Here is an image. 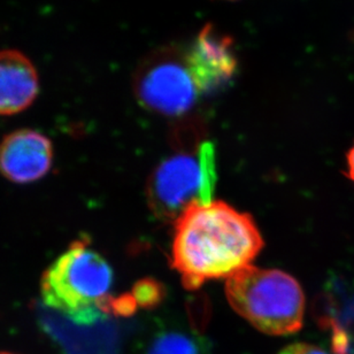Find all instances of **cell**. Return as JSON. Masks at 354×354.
I'll return each instance as SVG.
<instances>
[{
  "mask_svg": "<svg viewBox=\"0 0 354 354\" xmlns=\"http://www.w3.org/2000/svg\"><path fill=\"white\" fill-rule=\"evenodd\" d=\"M39 93L37 69L17 50H0V115H14L34 104Z\"/></svg>",
  "mask_w": 354,
  "mask_h": 354,
  "instance_id": "ba28073f",
  "label": "cell"
},
{
  "mask_svg": "<svg viewBox=\"0 0 354 354\" xmlns=\"http://www.w3.org/2000/svg\"><path fill=\"white\" fill-rule=\"evenodd\" d=\"M133 91L144 107L167 116L189 112L201 95L187 69L185 53L174 48H161L140 64Z\"/></svg>",
  "mask_w": 354,
  "mask_h": 354,
  "instance_id": "5b68a950",
  "label": "cell"
},
{
  "mask_svg": "<svg viewBox=\"0 0 354 354\" xmlns=\"http://www.w3.org/2000/svg\"><path fill=\"white\" fill-rule=\"evenodd\" d=\"M52 161L51 140L36 130H17L0 145V173L14 183H31L44 177Z\"/></svg>",
  "mask_w": 354,
  "mask_h": 354,
  "instance_id": "52a82bcc",
  "label": "cell"
},
{
  "mask_svg": "<svg viewBox=\"0 0 354 354\" xmlns=\"http://www.w3.org/2000/svg\"><path fill=\"white\" fill-rule=\"evenodd\" d=\"M143 354H211V344L197 330L161 324L151 330Z\"/></svg>",
  "mask_w": 354,
  "mask_h": 354,
  "instance_id": "9c48e42d",
  "label": "cell"
},
{
  "mask_svg": "<svg viewBox=\"0 0 354 354\" xmlns=\"http://www.w3.org/2000/svg\"><path fill=\"white\" fill-rule=\"evenodd\" d=\"M0 354H15V353H10V352H0Z\"/></svg>",
  "mask_w": 354,
  "mask_h": 354,
  "instance_id": "7c38bea8",
  "label": "cell"
},
{
  "mask_svg": "<svg viewBox=\"0 0 354 354\" xmlns=\"http://www.w3.org/2000/svg\"><path fill=\"white\" fill-rule=\"evenodd\" d=\"M225 295L232 308L263 334L284 336L303 327V290L282 270L248 266L227 279Z\"/></svg>",
  "mask_w": 354,
  "mask_h": 354,
  "instance_id": "3957f363",
  "label": "cell"
},
{
  "mask_svg": "<svg viewBox=\"0 0 354 354\" xmlns=\"http://www.w3.org/2000/svg\"><path fill=\"white\" fill-rule=\"evenodd\" d=\"M279 354H328L322 348L306 343H295L279 351Z\"/></svg>",
  "mask_w": 354,
  "mask_h": 354,
  "instance_id": "30bf717a",
  "label": "cell"
},
{
  "mask_svg": "<svg viewBox=\"0 0 354 354\" xmlns=\"http://www.w3.org/2000/svg\"><path fill=\"white\" fill-rule=\"evenodd\" d=\"M263 246L249 214L223 201L194 204L175 221L171 265L185 289H199L251 265Z\"/></svg>",
  "mask_w": 354,
  "mask_h": 354,
  "instance_id": "6da1fadb",
  "label": "cell"
},
{
  "mask_svg": "<svg viewBox=\"0 0 354 354\" xmlns=\"http://www.w3.org/2000/svg\"><path fill=\"white\" fill-rule=\"evenodd\" d=\"M348 177L354 182V147L348 154Z\"/></svg>",
  "mask_w": 354,
  "mask_h": 354,
  "instance_id": "8fae6325",
  "label": "cell"
},
{
  "mask_svg": "<svg viewBox=\"0 0 354 354\" xmlns=\"http://www.w3.org/2000/svg\"><path fill=\"white\" fill-rule=\"evenodd\" d=\"M216 171L211 143L175 154L162 161L151 176L147 197L154 214L174 220L194 204L212 203Z\"/></svg>",
  "mask_w": 354,
  "mask_h": 354,
  "instance_id": "277c9868",
  "label": "cell"
},
{
  "mask_svg": "<svg viewBox=\"0 0 354 354\" xmlns=\"http://www.w3.org/2000/svg\"><path fill=\"white\" fill-rule=\"evenodd\" d=\"M111 266L86 241L73 243L41 276L43 301L80 324H91L109 310Z\"/></svg>",
  "mask_w": 354,
  "mask_h": 354,
  "instance_id": "7a4b0ae2",
  "label": "cell"
},
{
  "mask_svg": "<svg viewBox=\"0 0 354 354\" xmlns=\"http://www.w3.org/2000/svg\"><path fill=\"white\" fill-rule=\"evenodd\" d=\"M187 69L201 93H212L227 86L239 69L234 39L206 24L185 53Z\"/></svg>",
  "mask_w": 354,
  "mask_h": 354,
  "instance_id": "8992f818",
  "label": "cell"
}]
</instances>
